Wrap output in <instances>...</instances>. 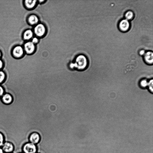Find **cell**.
Wrapping results in <instances>:
<instances>
[{"instance_id": "2", "label": "cell", "mask_w": 153, "mask_h": 153, "mask_svg": "<svg viewBox=\"0 0 153 153\" xmlns=\"http://www.w3.org/2000/svg\"><path fill=\"white\" fill-rule=\"evenodd\" d=\"M22 151L24 153H36L37 147L36 145L28 142L24 145Z\"/></svg>"}, {"instance_id": "6", "label": "cell", "mask_w": 153, "mask_h": 153, "mask_svg": "<svg viewBox=\"0 0 153 153\" xmlns=\"http://www.w3.org/2000/svg\"><path fill=\"white\" fill-rule=\"evenodd\" d=\"M45 31V29L44 25L42 24H39L34 28V32L37 36H40L43 35Z\"/></svg>"}, {"instance_id": "19", "label": "cell", "mask_w": 153, "mask_h": 153, "mask_svg": "<svg viewBox=\"0 0 153 153\" xmlns=\"http://www.w3.org/2000/svg\"><path fill=\"white\" fill-rule=\"evenodd\" d=\"M5 93V90L3 86L0 85V98Z\"/></svg>"}, {"instance_id": "22", "label": "cell", "mask_w": 153, "mask_h": 153, "mask_svg": "<svg viewBox=\"0 0 153 153\" xmlns=\"http://www.w3.org/2000/svg\"><path fill=\"white\" fill-rule=\"evenodd\" d=\"M3 66V64L2 61L0 60V70L2 69Z\"/></svg>"}, {"instance_id": "12", "label": "cell", "mask_w": 153, "mask_h": 153, "mask_svg": "<svg viewBox=\"0 0 153 153\" xmlns=\"http://www.w3.org/2000/svg\"><path fill=\"white\" fill-rule=\"evenodd\" d=\"M28 21L29 23L32 25L36 24L38 21V17L34 15H32L29 18Z\"/></svg>"}, {"instance_id": "23", "label": "cell", "mask_w": 153, "mask_h": 153, "mask_svg": "<svg viewBox=\"0 0 153 153\" xmlns=\"http://www.w3.org/2000/svg\"><path fill=\"white\" fill-rule=\"evenodd\" d=\"M0 153H5L1 147H0Z\"/></svg>"}, {"instance_id": "3", "label": "cell", "mask_w": 153, "mask_h": 153, "mask_svg": "<svg viewBox=\"0 0 153 153\" xmlns=\"http://www.w3.org/2000/svg\"><path fill=\"white\" fill-rule=\"evenodd\" d=\"M40 139L41 137L40 134L36 132L32 133L29 137V142L36 145L39 142Z\"/></svg>"}, {"instance_id": "4", "label": "cell", "mask_w": 153, "mask_h": 153, "mask_svg": "<svg viewBox=\"0 0 153 153\" xmlns=\"http://www.w3.org/2000/svg\"><path fill=\"white\" fill-rule=\"evenodd\" d=\"M0 98L2 102L6 105L11 104L13 100L12 95L8 93H5Z\"/></svg>"}, {"instance_id": "16", "label": "cell", "mask_w": 153, "mask_h": 153, "mask_svg": "<svg viewBox=\"0 0 153 153\" xmlns=\"http://www.w3.org/2000/svg\"><path fill=\"white\" fill-rule=\"evenodd\" d=\"M6 78V74L1 70H0V85L3 83Z\"/></svg>"}, {"instance_id": "24", "label": "cell", "mask_w": 153, "mask_h": 153, "mask_svg": "<svg viewBox=\"0 0 153 153\" xmlns=\"http://www.w3.org/2000/svg\"><path fill=\"white\" fill-rule=\"evenodd\" d=\"M1 53H0V56H1Z\"/></svg>"}, {"instance_id": "27", "label": "cell", "mask_w": 153, "mask_h": 153, "mask_svg": "<svg viewBox=\"0 0 153 153\" xmlns=\"http://www.w3.org/2000/svg\"><path fill=\"white\" fill-rule=\"evenodd\" d=\"M36 153H37V152Z\"/></svg>"}, {"instance_id": "5", "label": "cell", "mask_w": 153, "mask_h": 153, "mask_svg": "<svg viewBox=\"0 0 153 153\" xmlns=\"http://www.w3.org/2000/svg\"><path fill=\"white\" fill-rule=\"evenodd\" d=\"M1 148L5 153L13 152L14 149L13 144L8 141H5Z\"/></svg>"}, {"instance_id": "18", "label": "cell", "mask_w": 153, "mask_h": 153, "mask_svg": "<svg viewBox=\"0 0 153 153\" xmlns=\"http://www.w3.org/2000/svg\"><path fill=\"white\" fill-rule=\"evenodd\" d=\"M5 142L4 136L0 132V147H1Z\"/></svg>"}, {"instance_id": "9", "label": "cell", "mask_w": 153, "mask_h": 153, "mask_svg": "<svg viewBox=\"0 0 153 153\" xmlns=\"http://www.w3.org/2000/svg\"><path fill=\"white\" fill-rule=\"evenodd\" d=\"M25 49L26 51L28 53H32L35 49L34 44L32 42H28L25 44Z\"/></svg>"}, {"instance_id": "20", "label": "cell", "mask_w": 153, "mask_h": 153, "mask_svg": "<svg viewBox=\"0 0 153 153\" xmlns=\"http://www.w3.org/2000/svg\"><path fill=\"white\" fill-rule=\"evenodd\" d=\"M38 41V39H37V38L36 37H34L33 38L32 40V42L34 44V43H37Z\"/></svg>"}, {"instance_id": "17", "label": "cell", "mask_w": 153, "mask_h": 153, "mask_svg": "<svg viewBox=\"0 0 153 153\" xmlns=\"http://www.w3.org/2000/svg\"><path fill=\"white\" fill-rule=\"evenodd\" d=\"M134 16V13L131 11H128L125 14V17L126 19L129 20L131 19Z\"/></svg>"}, {"instance_id": "10", "label": "cell", "mask_w": 153, "mask_h": 153, "mask_svg": "<svg viewBox=\"0 0 153 153\" xmlns=\"http://www.w3.org/2000/svg\"><path fill=\"white\" fill-rule=\"evenodd\" d=\"M13 53L16 56L20 57L23 53V51L22 48L20 46H18L15 47L13 50Z\"/></svg>"}, {"instance_id": "26", "label": "cell", "mask_w": 153, "mask_h": 153, "mask_svg": "<svg viewBox=\"0 0 153 153\" xmlns=\"http://www.w3.org/2000/svg\"><path fill=\"white\" fill-rule=\"evenodd\" d=\"M23 153V152H21V153Z\"/></svg>"}, {"instance_id": "21", "label": "cell", "mask_w": 153, "mask_h": 153, "mask_svg": "<svg viewBox=\"0 0 153 153\" xmlns=\"http://www.w3.org/2000/svg\"><path fill=\"white\" fill-rule=\"evenodd\" d=\"M145 53V52L144 50H142L140 51V54L141 55H144Z\"/></svg>"}, {"instance_id": "1", "label": "cell", "mask_w": 153, "mask_h": 153, "mask_svg": "<svg viewBox=\"0 0 153 153\" xmlns=\"http://www.w3.org/2000/svg\"><path fill=\"white\" fill-rule=\"evenodd\" d=\"M88 65V61L86 57L83 55L79 56L76 59L74 63L70 64L71 68H75L78 71H82L85 70Z\"/></svg>"}, {"instance_id": "13", "label": "cell", "mask_w": 153, "mask_h": 153, "mask_svg": "<svg viewBox=\"0 0 153 153\" xmlns=\"http://www.w3.org/2000/svg\"><path fill=\"white\" fill-rule=\"evenodd\" d=\"M36 0H26L25 4L26 6L29 8L33 7L36 4Z\"/></svg>"}, {"instance_id": "14", "label": "cell", "mask_w": 153, "mask_h": 153, "mask_svg": "<svg viewBox=\"0 0 153 153\" xmlns=\"http://www.w3.org/2000/svg\"><path fill=\"white\" fill-rule=\"evenodd\" d=\"M33 36L32 31L30 30H26L25 33L24 37L25 39H29L32 37Z\"/></svg>"}, {"instance_id": "25", "label": "cell", "mask_w": 153, "mask_h": 153, "mask_svg": "<svg viewBox=\"0 0 153 153\" xmlns=\"http://www.w3.org/2000/svg\"><path fill=\"white\" fill-rule=\"evenodd\" d=\"M13 153V152H10V153Z\"/></svg>"}, {"instance_id": "7", "label": "cell", "mask_w": 153, "mask_h": 153, "mask_svg": "<svg viewBox=\"0 0 153 153\" xmlns=\"http://www.w3.org/2000/svg\"><path fill=\"white\" fill-rule=\"evenodd\" d=\"M129 25V23L128 20L125 19L122 20L120 22L119 27L121 30L126 31L128 29Z\"/></svg>"}, {"instance_id": "8", "label": "cell", "mask_w": 153, "mask_h": 153, "mask_svg": "<svg viewBox=\"0 0 153 153\" xmlns=\"http://www.w3.org/2000/svg\"><path fill=\"white\" fill-rule=\"evenodd\" d=\"M144 59L148 64L152 65L153 62V54L152 52L148 51L144 55Z\"/></svg>"}, {"instance_id": "15", "label": "cell", "mask_w": 153, "mask_h": 153, "mask_svg": "<svg viewBox=\"0 0 153 153\" xmlns=\"http://www.w3.org/2000/svg\"><path fill=\"white\" fill-rule=\"evenodd\" d=\"M148 90L151 93H153V78L148 80V85L147 87Z\"/></svg>"}, {"instance_id": "11", "label": "cell", "mask_w": 153, "mask_h": 153, "mask_svg": "<svg viewBox=\"0 0 153 153\" xmlns=\"http://www.w3.org/2000/svg\"><path fill=\"white\" fill-rule=\"evenodd\" d=\"M148 80L147 79L142 78L139 81L138 85L139 87L142 89H146L147 88Z\"/></svg>"}]
</instances>
